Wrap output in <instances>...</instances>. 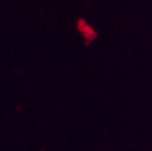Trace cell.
Wrapping results in <instances>:
<instances>
[{
    "mask_svg": "<svg viewBox=\"0 0 152 151\" xmlns=\"http://www.w3.org/2000/svg\"><path fill=\"white\" fill-rule=\"evenodd\" d=\"M79 29L81 30V32L83 33V35H85L86 37L90 38V39H93V38L95 37V35H96V33L94 32V30H93L90 26H88V24L86 23V21H83V20L79 22Z\"/></svg>",
    "mask_w": 152,
    "mask_h": 151,
    "instance_id": "cell-1",
    "label": "cell"
}]
</instances>
